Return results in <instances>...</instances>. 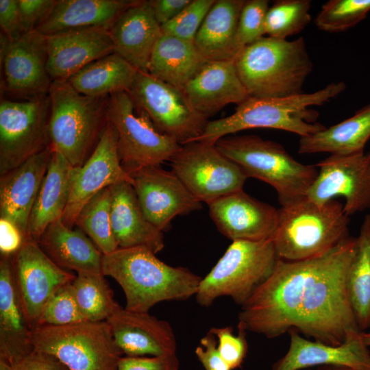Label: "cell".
Segmentation results:
<instances>
[{
	"label": "cell",
	"instance_id": "681fc988",
	"mask_svg": "<svg viewBox=\"0 0 370 370\" xmlns=\"http://www.w3.org/2000/svg\"><path fill=\"white\" fill-rule=\"evenodd\" d=\"M192 0H151L150 4L158 23L162 25L176 17Z\"/></svg>",
	"mask_w": 370,
	"mask_h": 370
},
{
	"label": "cell",
	"instance_id": "ac0fdd59",
	"mask_svg": "<svg viewBox=\"0 0 370 370\" xmlns=\"http://www.w3.org/2000/svg\"><path fill=\"white\" fill-rule=\"evenodd\" d=\"M219 231L235 241H259L271 238L278 221V210L241 190L208 204Z\"/></svg>",
	"mask_w": 370,
	"mask_h": 370
},
{
	"label": "cell",
	"instance_id": "7c38bea8",
	"mask_svg": "<svg viewBox=\"0 0 370 370\" xmlns=\"http://www.w3.org/2000/svg\"><path fill=\"white\" fill-rule=\"evenodd\" d=\"M127 92L158 131L182 145L195 141L208 122L189 105L180 90L149 73L138 71Z\"/></svg>",
	"mask_w": 370,
	"mask_h": 370
},
{
	"label": "cell",
	"instance_id": "4316f807",
	"mask_svg": "<svg viewBox=\"0 0 370 370\" xmlns=\"http://www.w3.org/2000/svg\"><path fill=\"white\" fill-rule=\"evenodd\" d=\"M38 245L58 267L78 273H102L103 254L79 228L66 226L58 219L41 235ZM103 274V273H102Z\"/></svg>",
	"mask_w": 370,
	"mask_h": 370
},
{
	"label": "cell",
	"instance_id": "836d02e7",
	"mask_svg": "<svg viewBox=\"0 0 370 370\" xmlns=\"http://www.w3.org/2000/svg\"><path fill=\"white\" fill-rule=\"evenodd\" d=\"M351 305L361 332L370 328V214L356 237V251L347 276Z\"/></svg>",
	"mask_w": 370,
	"mask_h": 370
},
{
	"label": "cell",
	"instance_id": "60d3db41",
	"mask_svg": "<svg viewBox=\"0 0 370 370\" xmlns=\"http://www.w3.org/2000/svg\"><path fill=\"white\" fill-rule=\"evenodd\" d=\"M269 1H245L240 12L236 40L238 49L256 42L265 35V18Z\"/></svg>",
	"mask_w": 370,
	"mask_h": 370
},
{
	"label": "cell",
	"instance_id": "44dd1931",
	"mask_svg": "<svg viewBox=\"0 0 370 370\" xmlns=\"http://www.w3.org/2000/svg\"><path fill=\"white\" fill-rule=\"evenodd\" d=\"M180 91L189 105L206 118L249 97L234 60L207 61Z\"/></svg>",
	"mask_w": 370,
	"mask_h": 370
},
{
	"label": "cell",
	"instance_id": "ba28073f",
	"mask_svg": "<svg viewBox=\"0 0 370 370\" xmlns=\"http://www.w3.org/2000/svg\"><path fill=\"white\" fill-rule=\"evenodd\" d=\"M32 343L34 349L56 356L70 370H116L123 355L107 321L38 326Z\"/></svg>",
	"mask_w": 370,
	"mask_h": 370
},
{
	"label": "cell",
	"instance_id": "c3c4849f",
	"mask_svg": "<svg viewBox=\"0 0 370 370\" xmlns=\"http://www.w3.org/2000/svg\"><path fill=\"white\" fill-rule=\"evenodd\" d=\"M25 237L10 221L0 218L1 256H12L22 247Z\"/></svg>",
	"mask_w": 370,
	"mask_h": 370
},
{
	"label": "cell",
	"instance_id": "f5cc1de1",
	"mask_svg": "<svg viewBox=\"0 0 370 370\" xmlns=\"http://www.w3.org/2000/svg\"><path fill=\"white\" fill-rule=\"evenodd\" d=\"M361 337L365 345L367 347L370 346V332L368 333L361 332Z\"/></svg>",
	"mask_w": 370,
	"mask_h": 370
},
{
	"label": "cell",
	"instance_id": "7dc6e473",
	"mask_svg": "<svg viewBox=\"0 0 370 370\" xmlns=\"http://www.w3.org/2000/svg\"><path fill=\"white\" fill-rule=\"evenodd\" d=\"M13 370H70L56 356L34 349L13 365Z\"/></svg>",
	"mask_w": 370,
	"mask_h": 370
},
{
	"label": "cell",
	"instance_id": "9c48e42d",
	"mask_svg": "<svg viewBox=\"0 0 370 370\" xmlns=\"http://www.w3.org/2000/svg\"><path fill=\"white\" fill-rule=\"evenodd\" d=\"M107 121L116 130L121 164L129 174L170 161L182 148L175 138L156 129L127 92L108 97Z\"/></svg>",
	"mask_w": 370,
	"mask_h": 370
},
{
	"label": "cell",
	"instance_id": "277c9868",
	"mask_svg": "<svg viewBox=\"0 0 370 370\" xmlns=\"http://www.w3.org/2000/svg\"><path fill=\"white\" fill-rule=\"evenodd\" d=\"M271 237L279 259L299 261L321 255L349 236L343 205L317 204L307 197L281 207Z\"/></svg>",
	"mask_w": 370,
	"mask_h": 370
},
{
	"label": "cell",
	"instance_id": "2e32d148",
	"mask_svg": "<svg viewBox=\"0 0 370 370\" xmlns=\"http://www.w3.org/2000/svg\"><path fill=\"white\" fill-rule=\"evenodd\" d=\"M132 186L147 219L162 232L171 221L200 210L201 202L172 171L160 165L143 167L131 173Z\"/></svg>",
	"mask_w": 370,
	"mask_h": 370
},
{
	"label": "cell",
	"instance_id": "30bf717a",
	"mask_svg": "<svg viewBox=\"0 0 370 370\" xmlns=\"http://www.w3.org/2000/svg\"><path fill=\"white\" fill-rule=\"evenodd\" d=\"M48 95L0 103V175L18 167L48 145Z\"/></svg>",
	"mask_w": 370,
	"mask_h": 370
},
{
	"label": "cell",
	"instance_id": "ee69618b",
	"mask_svg": "<svg viewBox=\"0 0 370 370\" xmlns=\"http://www.w3.org/2000/svg\"><path fill=\"white\" fill-rule=\"evenodd\" d=\"M58 0H17L26 32L36 29L53 10Z\"/></svg>",
	"mask_w": 370,
	"mask_h": 370
},
{
	"label": "cell",
	"instance_id": "e0dca14e",
	"mask_svg": "<svg viewBox=\"0 0 370 370\" xmlns=\"http://www.w3.org/2000/svg\"><path fill=\"white\" fill-rule=\"evenodd\" d=\"M1 62L7 91L31 97L48 95L53 80L47 69L46 36L34 29L11 42L1 34Z\"/></svg>",
	"mask_w": 370,
	"mask_h": 370
},
{
	"label": "cell",
	"instance_id": "d4e9b609",
	"mask_svg": "<svg viewBox=\"0 0 370 370\" xmlns=\"http://www.w3.org/2000/svg\"><path fill=\"white\" fill-rule=\"evenodd\" d=\"M30 325L14 279L11 256L0 259V358L12 366L34 351Z\"/></svg>",
	"mask_w": 370,
	"mask_h": 370
},
{
	"label": "cell",
	"instance_id": "f6af8a7d",
	"mask_svg": "<svg viewBox=\"0 0 370 370\" xmlns=\"http://www.w3.org/2000/svg\"><path fill=\"white\" fill-rule=\"evenodd\" d=\"M0 26L3 34L11 42L18 40L26 33L17 0H0Z\"/></svg>",
	"mask_w": 370,
	"mask_h": 370
},
{
	"label": "cell",
	"instance_id": "5b68a950",
	"mask_svg": "<svg viewBox=\"0 0 370 370\" xmlns=\"http://www.w3.org/2000/svg\"><path fill=\"white\" fill-rule=\"evenodd\" d=\"M214 145L247 177L271 186L282 207L306 198L318 174L316 165L301 163L282 145L258 136H227Z\"/></svg>",
	"mask_w": 370,
	"mask_h": 370
},
{
	"label": "cell",
	"instance_id": "6da1fadb",
	"mask_svg": "<svg viewBox=\"0 0 370 370\" xmlns=\"http://www.w3.org/2000/svg\"><path fill=\"white\" fill-rule=\"evenodd\" d=\"M101 271L122 288L126 309L144 312L162 301L195 296L201 280L187 268L164 263L144 247L118 248L103 255Z\"/></svg>",
	"mask_w": 370,
	"mask_h": 370
},
{
	"label": "cell",
	"instance_id": "4fadbf2b",
	"mask_svg": "<svg viewBox=\"0 0 370 370\" xmlns=\"http://www.w3.org/2000/svg\"><path fill=\"white\" fill-rule=\"evenodd\" d=\"M316 166L318 174L307 193L309 200L323 204L343 197L347 216L370 209V151L330 155Z\"/></svg>",
	"mask_w": 370,
	"mask_h": 370
},
{
	"label": "cell",
	"instance_id": "9a60e30c",
	"mask_svg": "<svg viewBox=\"0 0 370 370\" xmlns=\"http://www.w3.org/2000/svg\"><path fill=\"white\" fill-rule=\"evenodd\" d=\"M14 279L33 330L51 295L76 275L55 264L32 238L11 256Z\"/></svg>",
	"mask_w": 370,
	"mask_h": 370
},
{
	"label": "cell",
	"instance_id": "83f0119b",
	"mask_svg": "<svg viewBox=\"0 0 370 370\" xmlns=\"http://www.w3.org/2000/svg\"><path fill=\"white\" fill-rule=\"evenodd\" d=\"M73 169L63 155L53 150L29 219V236L37 243L46 228L62 218L66 210Z\"/></svg>",
	"mask_w": 370,
	"mask_h": 370
},
{
	"label": "cell",
	"instance_id": "f907efd6",
	"mask_svg": "<svg viewBox=\"0 0 370 370\" xmlns=\"http://www.w3.org/2000/svg\"><path fill=\"white\" fill-rule=\"evenodd\" d=\"M317 370H353L348 367L338 366H323V368H319Z\"/></svg>",
	"mask_w": 370,
	"mask_h": 370
},
{
	"label": "cell",
	"instance_id": "7402d4cb",
	"mask_svg": "<svg viewBox=\"0 0 370 370\" xmlns=\"http://www.w3.org/2000/svg\"><path fill=\"white\" fill-rule=\"evenodd\" d=\"M287 352L272 370H300L314 366H338L353 370H370V352L361 332L349 336L338 345H329L302 337L291 330Z\"/></svg>",
	"mask_w": 370,
	"mask_h": 370
},
{
	"label": "cell",
	"instance_id": "3957f363",
	"mask_svg": "<svg viewBox=\"0 0 370 370\" xmlns=\"http://www.w3.org/2000/svg\"><path fill=\"white\" fill-rule=\"evenodd\" d=\"M234 64L249 97L280 98L304 93L312 63L302 37L263 36L243 47Z\"/></svg>",
	"mask_w": 370,
	"mask_h": 370
},
{
	"label": "cell",
	"instance_id": "8d00e7d4",
	"mask_svg": "<svg viewBox=\"0 0 370 370\" xmlns=\"http://www.w3.org/2000/svg\"><path fill=\"white\" fill-rule=\"evenodd\" d=\"M309 0H278L269 7L265 18L268 36L286 39L301 32L310 23Z\"/></svg>",
	"mask_w": 370,
	"mask_h": 370
},
{
	"label": "cell",
	"instance_id": "d6986e66",
	"mask_svg": "<svg viewBox=\"0 0 370 370\" xmlns=\"http://www.w3.org/2000/svg\"><path fill=\"white\" fill-rule=\"evenodd\" d=\"M51 79L66 80L90 63L114 52L110 29L90 27L46 36Z\"/></svg>",
	"mask_w": 370,
	"mask_h": 370
},
{
	"label": "cell",
	"instance_id": "d6a6232c",
	"mask_svg": "<svg viewBox=\"0 0 370 370\" xmlns=\"http://www.w3.org/2000/svg\"><path fill=\"white\" fill-rule=\"evenodd\" d=\"M138 71L118 53L105 56L84 66L66 79L78 92L104 97L127 92Z\"/></svg>",
	"mask_w": 370,
	"mask_h": 370
},
{
	"label": "cell",
	"instance_id": "f35d334b",
	"mask_svg": "<svg viewBox=\"0 0 370 370\" xmlns=\"http://www.w3.org/2000/svg\"><path fill=\"white\" fill-rule=\"evenodd\" d=\"M72 282L58 289L45 304L36 326H62L86 321L79 308Z\"/></svg>",
	"mask_w": 370,
	"mask_h": 370
},
{
	"label": "cell",
	"instance_id": "e575fe53",
	"mask_svg": "<svg viewBox=\"0 0 370 370\" xmlns=\"http://www.w3.org/2000/svg\"><path fill=\"white\" fill-rule=\"evenodd\" d=\"M72 285L86 321H106L121 307L115 301L113 291L102 273H78Z\"/></svg>",
	"mask_w": 370,
	"mask_h": 370
},
{
	"label": "cell",
	"instance_id": "7a4b0ae2",
	"mask_svg": "<svg viewBox=\"0 0 370 370\" xmlns=\"http://www.w3.org/2000/svg\"><path fill=\"white\" fill-rule=\"evenodd\" d=\"M346 88L343 82L332 83L312 93L280 98L249 97L237 105L231 115L208 121L195 140L208 144L238 132L253 128L281 130L301 137L314 134L325 127L317 122L318 112L310 108L321 106Z\"/></svg>",
	"mask_w": 370,
	"mask_h": 370
},
{
	"label": "cell",
	"instance_id": "52a82bcc",
	"mask_svg": "<svg viewBox=\"0 0 370 370\" xmlns=\"http://www.w3.org/2000/svg\"><path fill=\"white\" fill-rule=\"evenodd\" d=\"M278 260L271 238L232 241L201 278L195 295L197 303L208 307L217 298L227 296L242 306L272 275Z\"/></svg>",
	"mask_w": 370,
	"mask_h": 370
},
{
	"label": "cell",
	"instance_id": "816d5d0a",
	"mask_svg": "<svg viewBox=\"0 0 370 370\" xmlns=\"http://www.w3.org/2000/svg\"><path fill=\"white\" fill-rule=\"evenodd\" d=\"M0 370H13V366L5 360L0 358Z\"/></svg>",
	"mask_w": 370,
	"mask_h": 370
},
{
	"label": "cell",
	"instance_id": "8fae6325",
	"mask_svg": "<svg viewBox=\"0 0 370 370\" xmlns=\"http://www.w3.org/2000/svg\"><path fill=\"white\" fill-rule=\"evenodd\" d=\"M170 162L171 171L188 190L207 204L243 190L248 178L214 144L193 141L182 145Z\"/></svg>",
	"mask_w": 370,
	"mask_h": 370
},
{
	"label": "cell",
	"instance_id": "b9f144b4",
	"mask_svg": "<svg viewBox=\"0 0 370 370\" xmlns=\"http://www.w3.org/2000/svg\"><path fill=\"white\" fill-rule=\"evenodd\" d=\"M238 328L236 335L230 326L212 328L209 330L216 336L220 355L231 370L242 365L247 353V330L240 325Z\"/></svg>",
	"mask_w": 370,
	"mask_h": 370
},
{
	"label": "cell",
	"instance_id": "bcb514c9",
	"mask_svg": "<svg viewBox=\"0 0 370 370\" xmlns=\"http://www.w3.org/2000/svg\"><path fill=\"white\" fill-rule=\"evenodd\" d=\"M195 353L206 370H231L220 355L216 336L210 332L200 339Z\"/></svg>",
	"mask_w": 370,
	"mask_h": 370
},
{
	"label": "cell",
	"instance_id": "ab89813d",
	"mask_svg": "<svg viewBox=\"0 0 370 370\" xmlns=\"http://www.w3.org/2000/svg\"><path fill=\"white\" fill-rule=\"evenodd\" d=\"M215 0H192L173 19L161 25L162 34L193 42Z\"/></svg>",
	"mask_w": 370,
	"mask_h": 370
},
{
	"label": "cell",
	"instance_id": "74e56055",
	"mask_svg": "<svg viewBox=\"0 0 370 370\" xmlns=\"http://www.w3.org/2000/svg\"><path fill=\"white\" fill-rule=\"evenodd\" d=\"M369 12L370 0H330L322 5L314 23L324 32H343L364 20Z\"/></svg>",
	"mask_w": 370,
	"mask_h": 370
},
{
	"label": "cell",
	"instance_id": "8992f818",
	"mask_svg": "<svg viewBox=\"0 0 370 370\" xmlns=\"http://www.w3.org/2000/svg\"><path fill=\"white\" fill-rule=\"evenodd\" d=\"M48 95L49 145L74 166H82L107 124L109 96L89 97L66 80H53Z\"/></svg>",
	"mask_w": 370,
	"mask_h": 370
},
{
	"label": "cell",
	"instance_id": "484cf974",
	"mask_svg": "<svg viewBox=\"0 0 370 370\" xmlns=\"http://www.w3.org/2000/svg\"><path fill=\"white\" fill-rule=\"evenodd\" d=\"M112 230L119 248L144 247L156 254L164 247L163 232L145 217L132 185L110 186Z\"/></svg>",
	"mask_w": 370,
	"mask_h": 370
},
{
	"label": "cell",
	"instance_id": "ffe728a7",
	"mask_svg": "<svg viewBox=\"0 0 370 370\" xmlns=\"http://www.w3.org/2000/svg\"><path fill=\"white\" fill-rule=\"evenodd\" d=\"M114 341L127 356L176 354V338L169 322L149 312L118 309L107 321Z\"/></svg>",
	"mask_w": 370,
	"mask_h": 370
},
{
	"label": "cell",
	"instance_id": "603a6c76",
	"mask_svg": "<svg viewBox=\"0 0 370 370\" xmlns=\"http://www.w3.org/2000/svg\"><path fill=\"white\" fill-rule=\"evenodd\" d=\"M52 152L49 145L1 176L0 217L13 223L25 240L30 238L28 234L29 216Z\"/></svg>",
	"mask_w": 370,
	"mask_h": 370
},
{
	"label": "cell",
	"instance_id": "f1b7e54d",
	"mask_svg": "<svg viewBox=\"0 0 370 370\" xmlns=\"http://www.w3.org/2000/svg\"><path fill=\"white\" fill-rule=\"evenodd\" d=\"M136 0H58L36 31L47 36L71 29L112 27Z\"/></svg>",
	"mask_w": 370,
	"mask_h": 370
},
{
	"label": "cell",
	"instance_id": "cb8c5ba5",
	"mask_svg": "<svg viewBox=\"0 0 370 370\" xmlns=\"http://www.w3.org/2000/svg\"><path fill=\"white\" fill-rule=\"evenodd\" d=\"M114 52L138 71L148 73L153 51L162 35L149 1H136L110 29Z\"/></svg>",
	"mask_w": 370,
	"mask_h": 370
},
{
	"label": "cell",
	"instance_id": "7bdbcfd3",
	"mask_svg": "<svg viewBox=\"0 0 370 370\" xmlns=\"http://www.w3.org/2000/svg\"><path fill=\"white\" fill-rule=\"evenodd\" d=\"M176 354L148 356H121L116 370H179Z\"/></svg>",
	"mask_w": 370,
	"mask_h": 370
},
{
	"label": "cell",
	"instance_id": "1f68e13d",
	"mask_svg": "<svg viewBox=\"0 0 370 370\" xmlns=\"http://www.w3.org/2000/svg\"><path fill=\"white\" fill-rule=\"evenodd\" d=\"M207 61L193 42L162 34L153 51L148 73L182 90Z\"/></svg>",
	"mask_w": 370,
	"mask_h": 370
},
{
	"label": "cell",
	"instance_id": "5bb4252c",
	"mask_svg": "<svg viewBox=\"0 0 370 370\" xmlns=\"http://www.w3.org/2000/svg\"><path fill=\"white\" fill-rule=\"evenodd\" d=\"M122 182L133 184L132 177L121 164L116 130L108 121L90 157L82 166L73 169L70 197L62 222L73 227L81 210L92 197Z\"/></svg>",
	"mask_w": 370,
	"mask_h": 370
},
{
	"label": "cell",
	"instance_id": "4dcf8cb0",
	"mask_svg": "<svg viewBox=\"0 0 370 370\" xmlns=\"http://www.w3.org/2000/svg\"><path fill=\"white\" fill-rule=\"evenodd\" d=\"M370 138V103L351 117L314 134L301 137V154L330 153L349 155L364 151Z\"/></svg>",
	"mask_w": 370,
	"mask_h": 370
},
{
	"label": "cell",
	"instance_id": "d590c367",
	"mask_svg": "<svg viewBox=\"0 0 370 370\" xmlns=\"http://www.w3.org/2000/svg\"><path fill=\"white\" fill-rule=\"evenodd\" d=\"M111 193L106 188L92 197L81 210L75 225L94 243L103 255L119 248L110 220Z\"/></svg>",
	"mask_w": 370,
	"mask_h": 370
},
{
	"label": "cell",
	"instance_id": "f546056e",
	"mask_svg": "<svg viewBox=\"0 0 370 370\" xmlns=\"http://www.w3.org/2000/svg\"><path fill=\"white\" fill-rule=\"evenodd\" d=\"M244 3V0H215L193 41L206 60H234L240 51L236 35Z\"/></svg>",
	"mask_w": 370,
	"mask_h": 370
}]
</instances>
